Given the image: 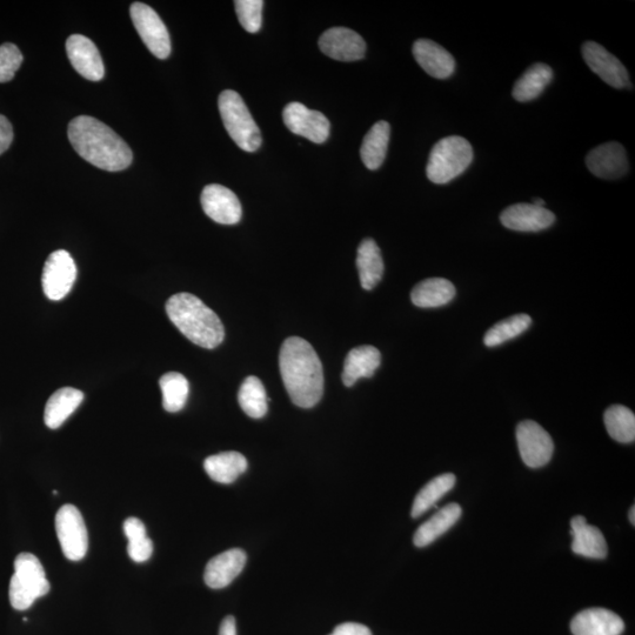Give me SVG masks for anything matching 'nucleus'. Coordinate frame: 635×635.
<instances>
[{"label": "nucleus", "instance_id": "1", "mask_svg": "<svg viewBox=\"0 0 635 635\" xmlns=\"http://www.w3.org/2000/svg\"><path fill=\"white\" fill-rule=\"evenodd\" d=\"M279 369L293 403L302 409L316 406L324 394V370L312 345L305 339H286L279 354Z\"/></svg>", "mask_w": 635, "mask_h": 635}, {"label": "nucleus", "instance_id": "2", "mask_svg": "<svg viewBox=\"0 0 635 635\" xmlns=\"http://www.w3.org/2000/svg\"><path fill=\"white\" fill-rule=\"evenodd\" d=\"M69 140L80 157L99 169L118 172L132 163V151L108 125L89 116L69 124Z\"/></svg>", "mask_w": 635, "mask_h": 635}, {"label": "nucleus", "instance_id": "3", "mask_svg": "<svg viewBox=\"0 0 635 635\" xmlns=\"http://www.w3.org/2000/svg\"><path fill=\"white\" fill-rule=\"evenodd\" d=\"M173 325L193 344L212 350L224 342V325L202 300L190 293H178L166 303Z\"/></svg>", "mask_w": 635, "mask_h": 635}, {"label": "nucleus", "instance_id": "4", "mask_svg": "<svg viewBox=\"0 0 635 635\" xmlns=\"http://www.w3.org/2000/svg\"><path fill=\"white\" fill-rule=\"evenodd\" d=\"M473 160L469 140L450 136L433 146L426 167L427 178L434 184H447L467 170Z\"/></svg>", "mask_w": 635, "mask_h": 635}, {"label": "nucleus", "instance_id": "5", "mask_svg": "<svg viewBox=\"0 0 635 635\" xmlns=\"http://www.w3.org/2000/svg\"><path fill=\"white\" fill-rule=\"evenodd\" d=\"M42 563L31 553H20L10 583V603L17 611L28 610L38 598L50 592Z\"/></svg>", "mask_w": 635, "mask_h": 635}, {"label": "nucleus", "instance_id": "6", "mask_svg": "<svg viewBox=\"0 0 635 635\" xmlns=\"http://www.w3.org/2000/svg\"><path fill=\"white\" fill-rule=\"evenodd\" d=\"M218 106L225 129L233 142L246 152L257 151L262 145V133L239 93L233 90L222 92Z\"/></svg>", "mask_w": 635, "mask_h": 635}, {"label": "nucleus", "instance_id": "7", "mask_svg": "<svg viewBox=\"0 0 635 635\" xmlns=\"http://www.w3.org/2000/svg\"><path fill=\"white\" fill-rule=\"evenodd\" d=\"M56 531L64 556L82 560L89 548V534L82 513L73 505H64L56 516Z\"/></svg>", "mask_w": 635, "mask_h": 635}, {"label": "nucleus", "instance_id": "8", "mask_svg": "<svg viewBox=\"0 0 635 635\" xmlns=\"http://www.w3.org/2000/svg\"><path fill=\"white\" fill-rule=\"evenodd\" d=\"M130 13L133 25L152 55L159 59L169 58L171 39L158 13L143 3H133Z\"/></svg>", "mask_w": 635, "mask_h": 635}, {"label": "nucleus", "instance_id": "9", "mask_svg": "<svg viewBox=\"0 0 635 635\" xmlns=\"http://www.w3.org/2000/svg\"><path fill=\"white\" fill-rule=\"evenodd\" d=\"M77 278V266L71 254L58 250L50 254L46 260L42 285L45 296L51 300H62L72 290Z\"/></svg>", "mask_w": 635, "mask_h": 635}, {"label": "nucleus", "instance_id": "10", "mask_svg": "<svg viewBox=\"0 0 635 635\" xmlns=\"http://www.w3.org/2000/svg\"><path fill=\"white\" fill-rule=\"evenodd\" d=\"M517 441L521 459L531 469H539L550 463L553 456V440L536 421L525 420L517 427Z\"/></svg>", "mask_w": 635, "mask_h": 635}, {"label": "nucleus", "instance_id": "11", "mask_svg": "<svg viewBox=\"0 0 635 635\" xmlns=\"http://www.w3.org/2000/svg\"><path fill=\"white\" fill-rule=\"evenodd\" d=\"M284 123L294 135L323 144L330 136V122L322 112L307 109L300 103H291L283 112Z\"/></svg>", "mask_w": 635, "mask_h": 635}, {"label": "nucleus", "instance_id": "12", "mask_svg": "<svg viewBox=\"0 0 635 635\" xmlns=\"http://www.w3.org/2000/svg\"><path fill=\"white\" fill-rule=\"evenodd\" d=\"M202 206L207 217L223 225H235L242 219L243 210L238 197L227 187L211 184L202 193Z\"/></svg>", "mask_w": 635, "mask_h": 635}, {"label": "nucleus", "instance_id": "13", "mask_svg": "<svg viewBox=\"0 0 635 635\" xmlns=\"http://www.w3.org/2000/svg\"><path fill=\"white\" fill-rule=\"evenodd\" d=\"M583 57L588 68L612 88L624 89L630 85V77L623 63L596 42L583 45Z\"/></svg>", "mask_w": 635, "mask_h": 635}, {"label": "nucleus", "instance_id": "14", "mask_svg": "<svg viewBox=\"0 0 635 635\" xmlns=\"http://www.w3.org/2000/svg\"><path fill=\"white\" fill-rule=\"evenodd\" d=\"M319 48L327 57L339 62H357L365 57L366 43L357 32L346 28H333L320 37Z\"/></svg>", "mask_w": 635, "mask_h": 635}, {"label": "nucleus", "instance_id": "15", "mask_svg": "<svg viewBox=\"0 0 635 635\" xmlns=\"http://www.w3.org/2000/svg\"><path fill=\"white\" fill-rule=\"evenodd\" d=\"M66 53L80 76L91 82H99L104 78L105 68L102 56L95 43L88 37L82 35L69 37L66 42Z\"/></svg>", "mask_w": 635, "mask_h": 635}, {"label": "nucleus", "instance_id": "16", "mask_svg": "<svg viewBox=\"0 0 635 635\" xmlns=\"http://www.w3.org/2000/svg\"><path fill=\"white\" fill-rule=\"evenodd\" d=\"M500 222L513 231L539 232L551 227L556 222V216L545 207L521 203L508 206L501 213Z\"/></svg>", "mask_w": 635, "mask_h": 635}, {"label": "nucleus", "instance_id": "17", "mask_svg": "<svg viewBox=\"0 0 635 635\" xmlns=\"http://www.w3.org/2000/svg\"><path fill=\"white\" fill-rule=\"evenodd\" d=\"M588 170L601 179H618L626 175L628 160L624 146L606 143L596 147L586 157Z\"/></svg>", "mask_w": 635, "mask_h": 635}, {"label": "nucleus", "instance_id": "18", "mask_svg": "<svg viewBox=\"0 0 635 635\" xmlns=\"http://www.w3.org/2000/svg\"><path fill=\"white\" fill-rule=\"evenodd\" d=\"M571 630L574 635H621L625 624L618 614L605 608H588L573 618Z\"/></svg>", "mask_w": 635, "mask_h": 635}, {"label": "nucleus", "instance_id": "19", "mask_svg": "<svg viewBox=\"0 0 635 635\" xmlns=\"http://www.w3.org/2000/svg\"><path fill=\"white\" fill-rule=\"evenodd\" d=\"M246 560V553L240 548L218 554L205 568L206 585L213 590L229 586L244 570Z\"/></svg>", "mask_w": 635, "mask_h": 635}, {"label": "nucleus", "instance_id": "20", "mask_svg": "<svg viewBox=\"0 0 635 635\" xmlns=\"http://www.w3.org/2000/svg\"><path fill=\"white\" fill-rule=\"evenodd\" d=\"M413 56L421 69L433 78H449L456 69V60L451 53L429 39H419L414 43Z\"/></svg>", "mask_w": 635, "mask_h": 635}, {"label": "nucleus", "instance_id": "21", "mask_svg": "<svg viewBox=\"0 0 635 635\" xmlns=\"http://www.w3.org/2000/svg\"><path fill=\"white\" fill-rule=\"evenodd\" d=\"M571 528L574 553L590 559L601 560L607 557V543L598 527L587 524L584 517L578 516L571 520Z\"/></svg>", "mask_w": 635, "mask_h": 635}, {"label": "nucleus", "instance_id": "22", "mask_svg": "<svg viewBox=\"0 0 635 635\" xmlns=\"http://www.w3.org/2000/svg\"><path fill=\"white\" fill-rule=\"evenodd\" d=\"M381 363V354L374 346L356 347L347 354L343 371V383L351 387L359 379L371 378Z\"/></svg>", "mask_w": 635, "mask_h": 635}, {"label": "nucleus", "instance_id": "23", "mask_svg": "<svg viewBox=\"0 0 635 635\" xmlns=\"http://www.w3.org/2000/svg\"><path fill=\"white\" fill-rule=\"evenodd\" d=\"M461 507L458 504H449L441 508L433 517L421 525L414 533L413 543L417 547H426L443 536L458 523L461 517Z\"/></svg>", "mask_w": 635, "mask_h": 635}, {"label": "nucleus", "instance_id": "24", "mask_svg": "<svg viewBox=\"0 0 635 635\" xmlns=\"http://www.w3.org/2000/svg\"><path fill=\"white\" fill-rule=\"evenodd\" d=\"M456 297V287L450 280L430 278L414 286L411 293L412 303L421 309H434L452 302Z\"/></svg>", "mask_w": 635, "mask_h": 635}, {"label": "nucleus", "instance_id": "25", "mask_svg": "<svg viewBox=\"0 0 635 635\" xmlns=\"http://www.w3.org/2000/svg\"><path fill=\"white\" fill-rule=\"evenodd\" d=\"M83 399L84 393L73 387H63L53 393L45 407L46 426L52 430L58 429L78 409Z\"/></svg>", "mask_w": 635, "mask_h": 635}, {"label": "nucleus", "instance_id": "26", "mask_svg": "<svg viewBox=\"0 0 635 635\" xmlns=\"http://www.w3.org/2000/svg\"><path fill=\"white\" fill-rule=\"evenodd\" d=\"M357 267L360 284L363 289L371 291L384 276V260L379 246L373 239H364L359 245Z\"/></svg>", "mask_w": 635, "mask_h": 635}, {"label": "nucleus", "instance_id": "27", "mask_svg": "<svg viewBox=\"0 0 635 635\" xmlns=\"http://www.w3.org/2000/svg\"><path fill=\"white\" fill-rule=\"evenodd\" d=\"M204 469L217 483L232 484L247 470V460L242 453L223 452L207 458Z\"/></svg>", "mask_w": 635, "mask_h": 635}, {"label": "nucleus", "instance_id": "28", "mask_svg": "<svg viewBox=\"0 0 635 635\" xmlns=\"http://www.w3.org/2000/svg\"><path fill=\"white\" fill-rule=\"evenodd\" d=\"M552 79L553 71L550 66L543 63L534 64L514 84L513 98L520 103L531 102L544 92Z\"/></svg>", "mask_w": 635, "mask_h": 635}, {"label": "nucleus", "instance_id": "29", "mask_svg": "<svg viewBox=\"0 0 635 635\" xmlns=\"http://www.w3.org/2000/svg\"><path fill=\"white\" fill-rule=\"evenodd\" d=\"M391 135L390 124L381 120L367 132L360 150L363 163L369 170H378L386 158Z\"/></svg>", "mask_w": 635, "mask_h": 635}, {"label": "nucleus", "instance_id": "30", "mask_svg": "<svg viewBox=\"0 0 635 635\" xmlns=\"http://www.w3.org/2000/svg\"><path fill=\"white\" fill-rule=\"evenodd\" d=\"M456 485V476L452 473L441 474L427 483L417 494L412 506V517L419 518L430 510Z\"/></svg>", "mask_w": 635, "mask_h": 635}, {"label": "nucleus", "instance_id": "31", "mask_svg": "<svg viewBox=\"0 0 635 635\" xmlns=\"http://www.w3.org/2000/svg\"><path fill=\"white\" fill-rule=\"evenodd\" d=\"M239 405L247 416L253 419H260L265 416L269 409V399H267L265 387L257 377H247L238 393Z\"/></svg>", "mask_w": 635, "mask_h": 635}, {"label": "nucleus", "instance_id": "32", "mask_svg": "<svg viewBox=\"0 0 635 635\" xmlns=\"http://www.w3.org/2000/svg\"><path fill=\"white\" fill-rule=\"evenodd\" d=\"M605 426L611 438L619 443L630 444L635 439L634 413L623 405H613L604 416Z\"/></svg>", "mask_w": 635, "mask_h": 635}, {"label": "nucleus", "instance_id": "33", "mask_svg": "<svg viewBox=\"0 0 635 635\" xmlns=\"http://www.w3.org/2000/svg\"><path fill=\"white\" fill-rule=\"evenodd\" d=\"M163 393V406L167 412L176 413L182 411L189 397V381L182 373L169 372L159 380Z\"/></svg>", "mask_w": 635, "mask_h": 635}, {"label": "nucleus", "instance_id": "34", "mask_svg": "<svg viewBox=\"0 0 635 635\" xmlns=\"http://www.w3.org/2000/svg\"><path fill=\"white\" fill-rule=\"evenodd\" d=\"M124 533L129 540L127 553L135 563H145L153 553L152 540L146 536V527L142 520L129 518L124 523Z\"/></svg>", "mask_w": 635, "mask_h": 635}, {"label": "nucleus", "instance_id": "35", "mask_svg": "<svg viewBox=\"0 0 635 635\" xmlns=\"http://www.w3.org/2000/svg\"><path fill=\"white\" fill-rule=\"evenodd\" d=\"M532 319L527 314H516L510 318L501 320L486 332L484 343L487 347H496L520 336L528 330Z\"/></svg>", "mask_w": 635, "mask_h": 635}, {"label": "nucleus", "instance_id": "36", "mask_svg": "<svg viewBox=\"0 0 635 635\" xmlns=\"http://www.w3.org/2000/svg\"><path fill=\"white\" fill-rule=\"evenodd\" d=\"M236 12L240 25L250 33H257L262 29L263 0H237Z\"/></svg>", "mask_w": 635, "mask_h": 635}, {"label": "nucleus", "instance_id": "37", "mask_svg": "<svg viewBox=\"0 0 635 635\" xmlns=\"http://www.w3.org/2000/svg\"><path fill=\"white\" fill-rule=\"evenodd\" d=\"M23 59L22 52L15 44L5 43L0 46V83H8L15 77Z\"/></svg>", "mask_w": 635, "mask_h": 635}, {"label": "nucleus", "instance_id": "38", "mask_svg": "<svg viewBox=\"0 0 635 635\" xmlns=\"http://www.w3.org/2000/svg\"><path fill=\"white\" fill-rule=\"evenodd\" d=\"M13 140V129L8 118L0 115V155L8 151Z\"/></svg>", "mask_w": 635, "mask_h": 635}, {"label": "nucleus", "instance_id": "39", "mask_svg": "<svg viewBox=\"0 0 635 635\" xmlns=\"http://www.w3.org/2000/svg\"><path fill=\"white\" fill-rule=\"evenodd\" d=\"M331 635H372L370 628L357 623H345L334 628Z\"/></svg>", "mask_w": 635, "mask_h": 635}, {"label": "nucleus", "instance_id": "40", "mask_svg": "<svg viewBox=\"0 0 635 635\" xmlns=\"http://www.w3.org/2000/svg\"><path fill=\"white\" fill-rule=\"evenodd\" d=\"M219 635H237L236 619L226 617L223 620L222 626H220Z\"/></svg>", "mask_w": 635, "mask_h": 635}, {"label": "nucleus", "instance_id": "41", "mask_svg": "<svg viewBox=\"0 0 635 635\" xmlns=\"http://www.w3.org/2000/svg\"><path fill=\"white\" fill-rule=\"evenodd\" d=\"M533 205L539 206V207H545V202L543 199H539V198H534L533 199Z\"/></svg>", "mask_w": 635, "mask_h": 635}, {"label": "nucleus", "instance_id": "42", "mask_svg": "<svg viewBox=\"0 0 635 635\" xmlns=\"http://www.w3.org/2000/svg\"><path fill=\"white\" fill-rule=\"evenodd\" d=\"M630 521L632 523V525L635 524V507L632 506L631 511H630Z\"/></svg>", "mask_w": 635, "mask_h": 635}]
</instances>
